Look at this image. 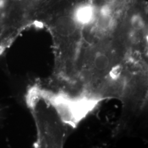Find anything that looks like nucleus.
I'll return each instance as SVG.
<instances>
[{
  "instance_id": "obj_1",
  "label": "nucleus",
  "mask_w": 148,
  "mask_h": 148,
  "mask_svg": "<svg viewBox=\"0 0 148 148\" xmlns=\"http://www.w3.org/2000/svg\"><path fill=\"white\" fill-rule=\"evenodd\" d=\"M64 0H0V56L27 28L41 26Z\"/></svg>"
},
{
  "instance_id": "obj_2",
  "label": "nucleus",
  "mask_w": 148,
  "mask_h": 148,
  "mask_svg": "<svg viewBox=\"0 0 148 148\" xmlns=\"http://www.w3.org/2000/svg\"><path fill=\"white\" fill-rule=\"evenodd\" d=\"M109 54L104 53L95 54L94 65L96 69L99 71H103L107 69L109 65Z\"/></svg>"
}]
</instances>
